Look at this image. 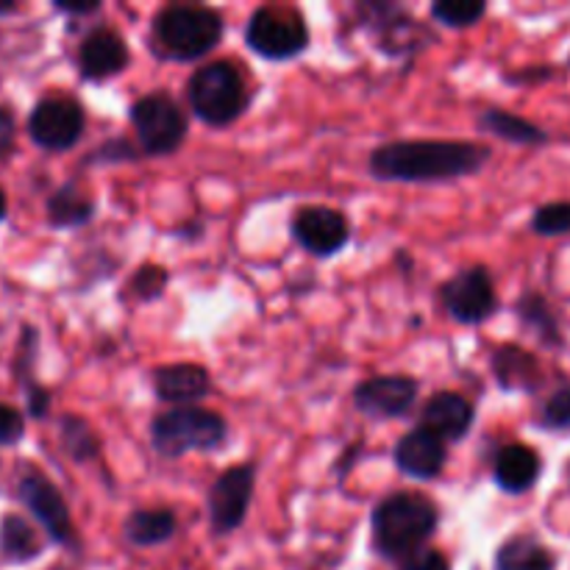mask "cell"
I'll return each instance as SVG.
<instances>
[{
    "instance_id": "23",
    "label": "cell",
    "mask_w": 570,
    "mask_h": 570,
    "mask_svg": "<svg viewBox=\"0 0 570 570\" xmlns=\"http://www.w3.org/2000/svg\"><path fill=\"white\" fill-rule=\"evenodd\" d=\"M554 551L532 534H515L495 551V570H554Z\"/></svg>"
},
{
    "instance_id": "27",
    "label": "cell",
    "mask_w": 570,
    "mask_h": 570,
    "mask_svg": "<svg viewBox=\"0 0 570 570\" xmlns=\"http://www.w3.org/2000/svg\"><path fill=\"white\" fill-rule=\"evenodd\" d=\"M59 440H61V449L70 454L72 462H92L100 456V438L95 434V429L89 426L83 417L76 415H67L61 417V426H59Z\"/></svg>"
},
{
    "instance_id": "36",
    "label": "cell",
    "mask_w": 570,
    "mask_h": 570,
    "mask_svg": "<svg viewBox=\"0 0 570 570\" xmlns=\"http://www.w3.org/2000/svg\"><path fill=\"white\" fill-rule=\"evenodd\" d=\"M14 137H17L14 117H11L9 109L0 106V159L11 154V148H14Z\"/></svg>"
},
{
    "instance_id": "25",
    "label": "cell",
    "mask_w": 570,
    "mask_h": 570,
    "mask_svg": "<svg viewBox=\"0 0 570 570\" xmlns=\"http://www.w3.org/2000/svg\"><path fill=\"white\" fill-rule=\"evenodd\" d=\"M479 128L507 139V142H518V145H540L549 139L543 128H538L534 122L523 120V117L512 115V111H504V109L482 111V115H479Z\"/></svg>"
},
{
    "instance_id": "29",
    "label": "cell",
    "mask_w": 570,
    "mask_h": 570,
    "mask_svg": "<svg viewBox=\"0 0 570 570\" xmlns=\"http://www.w3.org/2000/svg\"><path fill=\"white\" fill-rule=\"evenodd\" d=\"M488 14V3L482 0H438L432 3L434 22L445 28H471Z\"/></svg>"
},
{
    "instance_id": "9",
    "label": "cell",
    "mask_w": 570,
    "mask_h": 570,
    "mask_svg": "<svg viewBox=\"0 0 570 570\" xmlns=\"http://www.w3.org/2000/svg\"><path fill=\"white\" fill-rule=\"evenodd\" d=\"M256 490V465L254 462H243V465H232L215 479L209 488V523L212 534L226 538V534L237 532L245 523L254 501Z\"/></svg>"
},
{
    "instance_id": "16",
    "label": "cell",
    "mask_w": 570,
    "mask_h": 570,
    "mask_svg": "<svg viewBox=\"0 0 570 570\" xmlns=\"http://www.w3.org/2000/svg\"><path fill=\"white\" fill-rule=\"evenodd\" d=\"M393 460L395 468H399L404 476L417 479V482H432V479H438L440 473L445 471L449 445H445L438 434L417 426L399 440V445H395L393 451Z\"/></svg>"
},
{
    "instance_id": "14",
    "label": "cell",
    "mask_w": 570,
    "mask_h": 570,
    "mask_svg": "<svg viewBox=\"0 0 570 570\" xmlns=\"http://www.w3.org/2000/svg\"><path fill=\"white\" fill-rule=\"evenodd\" d=\"M131 65V50L120 31L111 26H95L78 45V76L83 81H109Z\"/></svg>"
},
{
    "instance_id": "17",
    "label": "cell",
    "mask_w": 570,
    "mask_h": 570,
    "mask_svg": "<svg viewBox=\"0 0 570 570\" xmlns=\"http://www.w3.org/2000/svg\"><path fill=\"white\" fill-rule=\"evenodd\" d=\"M156 399L170 406H200V401L212 393V376L204 365L195 362H176L154 371Z\"/></svg>"
},
{
    "instance_id": "21",
    "label": "cell",
    "mask_w": 570,
    "mask_h": 570,
    "mask_svg": "<svg viewBox=\"0 0 570 570\" xmlns=\"http://www.w3.org/2000/svg\"><path fill=\"white\" fill-rule=\"evenodd\" d=\"M95 217V200L78 181H67L48 198V220L53 228L87 226Z\"/></svg>"
},
{
    "instance_id": "31",
    "label": "cell",
    "mask_w": 570,
    "mask_h": 570,
    "mask_svg": "<svg viewBox=\"0 0 570 570\" xmlns=\"http://www.w3.org/2000/svg\"><path fill=\"white\" fill-rule=\"evenodd\" d=\"M532 228L543 237H560L570 234V200H557V204H546L534 212Z\"/></svg>"
},
{
    "instance_id": "4",
    "label": "cell",
    "mask_w": 570,
    "mask_h": 570,
    "mask_svg": "<svg viewBox=\"0 0 570 570\" xmlns=\"http://www.w3.org/2000/svg\"><path fill=\"white\" fill-rule=\"evenodd\" d=\"M187 100L200 122L212 128H226L237 122L250 106V87L243 70L232 61H209L189 76Z\"/></svg>"
},
{
    "instance_id": "22",
    "label": "cell",
    "mask_w": 570,
    "mask_h": 570,
    "mask_svg": "<svg viewBox=\"0 0 570 570\" xmlns=\"http://www.w3.org/2000/svg\"><path fill=\"white\" fill-rule=\"evenodd\" d=\"M122 532L126 540L134 546H161L167 540H173V534L178 532V518L176 512L167 510V507H156V510H134L131 515L122 523Z\"/></svg>"
},
{
    "instance_id": "37",
    "label": "cell",
    "mask_w": 570,
    "mask_h": 570,
    "mask_svg": "<svg viewBox=\"0 0 570 570\" xmlns=\"http://www.w3.org/2000/svg\"><path fill=\"white\" fill-rule=\"evenodd\" d=\"M100 9H104V6H100L98 0H92V3H56V11H61V14H72V17L98 14Z\"/></svg>"
},
{
    "instance_id": "33",
    "label": "cell",
    "mask_w": 570,
    "mask_h": 570,
    "mask_svg": "<svg viewBox=\"0 0 570 570\" xmlns=\"http://www.w3.org/2000/svg\"><path fill=\"white\" fill-rule=\"evenodd\" d=\"M26 438V417L9 404H0V449H11Z\"/></svg>"
},
{
    "instance_id": "28",
    "label": "cell",
    "mask_w": 570,
    "mask_h": 570,
    "mask_svg": "<svg viewBox=\"0 0 570 570\" xmlns=\"http://www.w3.org/2000/svg\"><path fill=\"white\" fill-rule=\"evenodd\" d=\"M518 317L527 323L529 328L538 332V337L549 345H560V328H557V317L551 306L546 304L543 295L527 293L518 301Z\"/></svg>"
},
{
    "instance_id": "38",
    "label": "cell",
    "mask_w": 570,
    "mask_h": 570,
    "mask_svg": "<svg viewBox=\"0 0 570 570\" xmlns=\"http://www.w3.org/2000/svg\"><path fill=\"white\" fill-rule=\"evenodd\" d=\"M6 209H9V206H6V195H3V189H0V220L6 217Z\"/></svg>"
},
{
    "instance_id": "12",
    "label": "cell",
    "mask_w": 570,
    "mask_h": 570,
    "mask_svg": "<svg viewBox=\"0 0 570 570\" xmlns=\"http://www.w3.org/2000/svg\"><path fill=\"white\" fill-rule=\"evenodd\" d=\"M293 239L312 256H337L351 239L348 217L332 206H304L293 215L289 223Z\"/></svg>"
},
{
    "instance_id": "10",
    "label": "cell",
    "mask_w": 570,
    "mask_h": 570,
    "mask_svg": "<svg viewBox=\"0 0 570 570\" xmlns=\"http://www.w3.org/2000/svg\"><path fill=\"white\" fill-rule=\"evenodd\" d=\"M440 301H443L445 312L456 323H465V326H479V323L490 321L495 315V309H499V295H495L493 276L482 265L454 273L440 287Z\"/></svg>"
},
{
    "instance_id": "7",
    "label": "cell",
    "mask_w": 570,
    "mask_h": 570,
    "mask_svg": "<svg viewBox=\"0 0 570 570\" xmlns=\"http://www.w3.org/2000/svg\"><path fill=\"white\" fill-rule=\"evenodd\" d=\"M128 117H131V126L137 131L142 154L154 156V159L176 154L189 134L187 115L165 92H150L134 100V106L128 109Z\"/></svg>"
},
{
    "instance_id": "1",
    "label": "cell",
    "mask_w": 570,
    "mask_h": 570,
    "mask_svg": "<svg viewBox=\"0 0 570 570\" xmlns=\"http://www.w3.org/2000/svg\"><path fill=\"white\" fill-rule=\"evenodd\" d=\"M490 161V148L465 139H395L379 145L367 170L379 181L449 184L476 176Z\"/></svg>"
},
{
    "instance_id": "30",
    "label": "cell",
    "mask_w": 570,
    "mask_h": 570,
    "mask_svg": "<svg viewBox=\"0 0 570 570\" xmlns=\"http://www.w3.org/2000/svg\"><path fill=\"white\" fill-rule=\"evenodd\" d=\"M167 282H170V273L161 265H154V262H145L134 271L131 282H128V293L137 301H156L165 295Z\"/></svg>"
},
{
    "instance_id": "3",
    "label": "cell",
    "mask_w": 570,
    "mask_h": 570,
    "mask_svg": "<svg viewBox=\"0 0 570 570\" xmlns=\"http://www.w3.org/2000/svg\"><path fill=\"white\" fill-rule=\"evenodd\" d=\"M226 20L217 9L200 3H170L159 9L150 26V48L170 61H198L223 42Z\"/></svg>"
},
{
    "instance_id": "2",
    "label": "cell",
    "mask_w": 570,
    "mask_h": 570,
    "mask_svg": "<svg viewBox=\"0 0 570 570\" xmlns=\"http://www.w3.org/2000/svg\"><path fill=\"white\" fill-rule=\"evenodd\" d=\"M440 523V510L429 495L401 490L376 504L371 518L373 549L382 560L401 562L415 551L426 549Z\"/></svg>"
},
{
    "instance_id": "6",
    "label": "cell",
    "mask_w": 570,
    "mask_h": 570,
    "mask_svg": "<svg viewBox=\"0 0 570 570\" xmlns=\"http://www.w3.org/2000/svg\"><path fill=\"white\" fill-rule=\"evenodd\" d=\"M312 42L304 17L287 6H262L245 26V45L267 61L298 59Z\"/></svg>"
},
{
    "instance_id": "35",
    "label": "cell",
    "mask_w": 570,
    "mask_h": 570,
    "mask_svg": "<svg viewBox=\"0 0 570 570\" xmlns=\"http://www.w3.org/2000/svg\"><path fill=\"white\" fill-rule=\"evenodd\" d=\"M126 159H137V150H134V145H128L126 139H109L106 145H100L98 150H95L92 156H89V161H126Z\"/></svg>"
},
{
    "instance_id": "11",
    "label": "cell",
    "mask_w": 570,
    "mask_h": 570,
    "mask_svg": "<svg viewBox=\"0 0 570 570\" xmlns=\"http://www.w3.org/2000/svg\"><path fill=\"white\" fill-rule=\"evenodd\" d=\"M17 495H20L26 510L37 518L39 527L45 529V534H48L53 543L70 546L72 551L78 549V534H76V527H72L70 507H67L65 495L59 493V488H56L45 473L39 471L22 473L20 484H17Z\"/></svg>"
},
{
    "instance_id": "15",
    "label": "cell",
    "mask_w": 570,
    "mask_h": 570,
    "mask_svg": "<svg viewBox=\"0 0 570 570\" xmlns=\"http://www.w3.org/2000/svg\"><path fill=\"white\" fill-rule=\"evenodd\" d=\"M360 11H365L367 22L376 31L379 48L387 56H404L415 53L421 48V37L432 39V33L415 20V17L406 14L401 6L393 3H362Z\"/></svg>"
},
{
    "instance_id": "34",
    "label": "cell",
    "mask_w": 570,
    "mask_h": 570,
    "mask_svg": "<svg viewBox=\"0 0 570 570\" xmlns=\"http://www.w3.org/2000/svg\"><path fill=\"white\" fill-rule=\"evenodd\" d=\"M399 570H451V560L440 549H421L401 560Z\"/></svg>"
},
{
    "instance_id": "18",
    "label": "cell",
    "mask_w": 570,
    "mask_h": 570,
    "mask_svg": "<svg viewBox=\"0 0 570 570\" xmlns=\"http://www.w3.org/2000/svg\"><path fill=\"white\" fill-rule=\"evenodd\" d=\"M473 421H476V410H473L471 401L460 393H451V390L434 393L421 410V426L438 434L445 445L468 438Z\"/></svg>"
},
{
    "instance_id": "20",
    "label": "cell",
    "mask_w": 570,
    "mask_h": 570,
    "mask_svg": "<svg viewBox=\"0 0 570 570\" xmlns=\"http://www.w3.org/2000/svg\"><path fill=\"white\" fill-rule=\"evenodd\" d=\"M493 373L495 382L504 390H523V393H532L540 387V371L538 360H534L529 351L518 348V345H501L493 354Z\"/></svg>"
},
{
    "instance_id": "26",
    "label": "cell",
    "mask_w": 570,
    "mask_h": 570,
    "mask_svg": "<svg viewBox=\"0 0 570 570\" xmlns=\"http://www.w3.org/2000/svg\"><path fill=\"white\" fill-rule=\"evenodd\" d=\"M33 356H37V332L26 328L20 343V362H17V376L26 387V401L31 417H45L50 410V393L33 379Z\"/></svg>"
},
{
    "instance_id": "32",
    "label": "cell",
    "mask_w": 570,
    "mask_h": 570,
    "mask_svg": "<svg viewBox=\"0 0 570 570\" xmlns=\"http://www.w3.org/2000/svg\"><path fill=\"white\" fill-rule=\"evenodd\" d=\"M540 423L554 432H566L570 429V384L557 390L549 401H546L543 412H540Z\"/></svg>"
},
{
    "instance_id": "8",
    "label": "cell",
    "mask_w": 570,
    "mask_h": 570,
    "mask_svg": "<svg viewBox=\"0 0 570 570\" xmlns=\"http://www.w3.org/2000/svg\"><path fill=\"white\" fill-rule=\"evenodd\" d=\"M87 115L70 95H48L28 115V134L42 150H70L81 142Z\"/></svg>"
},
{
    "instance_id": "13",
    "label": "cell",
    "mask_w": 570,
    "mask_h": 570,
    "mask_svg": "<svg viewBox=\"0 0 570 570\" xmlns=\"http://www.w3.org/2000/svg\"><path fill=\"white\" fill-rule=\"evenodd\" d=\"M421 382L406 373L395 376H371L354 390V406L373 421H393L404 417L415 406Z\"/></svg>"
},
{
    "instance_id": "24",
    "label": "cell",
    "mask_w": 570,
    "mask_h": 570,
    "mask_svg": "<svg viewBox=\"0 0 570 570\" xmlns=\"http://www.w3.org/2000/svg\"><path fill=\"white\" fill-rule=\"evenodd\" d=\"M45 540L22 515H6L0 521V554L11 562H31L42 554Z\"/></svg>"
},
{
    "instance_id": "5",
    "label": "cell",
    "mask_w": 570,
    "mask_h": 570,
    "mask_svg": "<svg viewBox=\"0 0 570 570\" xmlns=\"http://www.w3.org/2000/svg\"><path fill=\"white\" fill-rule=\"evenodd\" d=\"M228 440V423L220 412L206 406H170L150 423V443L156 454L178 460L184 454H209Z\"/></svg>"
},
{
    "instance_id": "19",
    "label": "cell",
    "mask_w": 570,
    "mask_h": 570,
    "mask_svg": "<svg viewBox=\"0 0 570 570\" xmlns=\"http://www.w3.org/2000/svg\"><path fill=\"white\" fill-rule=\"evenodd\" d=\"M540 456L538 451L523 443H510L499 451L493 462V476L504 493H527L540 479Z\"/></svg>"
}]
</instances>
